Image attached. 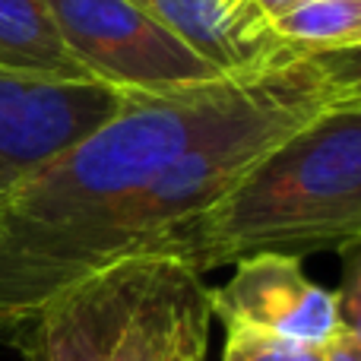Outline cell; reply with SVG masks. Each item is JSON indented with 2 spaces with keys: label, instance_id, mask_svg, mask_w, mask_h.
<instances>
[{
  "label": "cell",
  "instance_id": "9a60e30c",
  "mask_svg": "<svg viewBox=\"0 0 361 361\" xmlns=\"http://www.w3.org/2000/svg\"><path fill=\"white\" fill-rule=\"evenodd\" d=\"M247 4L254 6V10L260 13V16L267 19V23H273L276 16H282L286 10H292V6L298 4V0H247Z\"/></svg>",
  "mask_w": 361,
  "mask_h": 361
},
{
  "label": "cell",
  "instance_id": "30bf717a",
  "mask_svg": "<svg viewBox=\"0 0 361 361\" xmlns=\"http://www.w3.org/2000/svg\"><path fill=\"white\" fill-rule=\"evenodd\" d=\"M0 67L63 82L89 80L63 44L48 0H0Z\"/></svg>",
  "mask_w": 361,
  "mask_h": 361
},
{
  "label": "cell",
  "instance_id": "4fadbf2b",
  "mask_svg": "<svg viewBox=\"0 0 361 361\" xmlns=\"http://www.w3.org/2000/svg\"><path fill=\"white\" fill-rule=\"evenodd\" d=\"M51 82H63V80H48V76L25 73V70L0 67V118H6L10 111H16L29 95H35L38 89L51 86Z\"/></svg>",
  "mask_w": 361,
  "mask_h": 361
},
{
  "label": "cell",
  "instance_id": "7c38bea8",
  "mask_svg": "<svg viewBox=\"0 0 361 361\" xmlns=\"http://www.w3.org/2000/svg\"><path fill=\"white\" fill-rule=\"evenodd\" d=\"M225 343L219 361H320L314 345L282 339L273 333L247 330V326H222Z\"/></svg>",
  "mask_w": 361,
  "mask_h": 361
},
{
  "label": "cell",
  "instance_id": "ba28073f",
  "mask_svg": "<svg viewBox=\"0 0 361 361\" xmlns=\"http://www.w3.org/2000/svg\"><path fill=\"white\" fill-rule=\"evenodd\" d=\"M209 286L180 260L149 254L114 361H209Z\"/></svg>",
  "mask_w": 361,
  "mask_h": 361
},
{
  "label": "cell",
  "instance_id": "9c48e42d",
  "mask_svg": "<svg viewBox=\"0 0 361 361\" xmlns=\"http://www.w3.org/2000/svg\"><path fill=\"white\" fill-rule=\"evenodd\" d=\"M222 73L298 57L247 0H130Z\"/></svg>",
  "mask_w": 361,
  "mask_h": 361
},
{
  "label": "cell",
  "instance_id": "8fae6325",
  "mask_svg": "<svg viewBox=\"0 0 361 361\" xmlns=\"http://www.w3.org/2000/svg\"><path fill=\"white\" fill-rule=\"evenodd\" d=\"M269 29L298 54H345L361 48V0H298Z\"/></svg>",
  "mask_w": 361,
  "mask_h": 361
},
{
  "label": "cell",
  "instance_id": "277c9868",
  "mask_svg": "<svg viewBox=\"0 0 361 361\" xmlns=\"http://www.w3.org/2000/svg\"><path fill=\"white\" fill-rule=\"evenodd\" d=\"M48 10L89 80L124 92H169L228 76L130 0H48Z\"/></svg>",
  "mask_w": 361,
  "mask_h": 361
},
{
  "label": "cell",
  "instance_id": "8992f818",
  "mask_svg": "<svg viewBox=\"0 0 361 361\" xmlns=\"http://www.w3.org/2000/svg\"><path fill=\"white\" fill-rule=\"evenodd\" d=\"M212 320L222 326L273 333L305 345H320L343 326L336 295L317 286L292 254H257L235 263L222 286L209 288Z\"/></svg>",
  "mask_w": 361,
  "mask_h": 361
},
{
  "label": "cell",
  "instance_id": "52a82bcc",
  "mask_svg": "<svg viewBox=\"0 0 361 361\" xmlns=\"http://www.w3.org/2000/svg\"><path fill=\"white\" fill-rule=\"evenodd\" d=\"M130 95L99 80L51 82L0 118V200L44 162L111 121Z\"/></svg>",
  "mask_w": 361,
  "mask_h": 361
},
{
  "label": "cell",
  "instance_id": "3957f363",
  "mask_svg": "<svg viewBox=\"0 0 361 361\" xmlns=\"http://www.w3.org/2000/svg\"><path fill=\"white\" fill-rule=\"evenodd\" d=\"M260 70L169 92H133L111 121L0 200V269L156 178L235 111Z\"/></svg>",
  "mask_w": 361,
  "mask_h": 361
},
{
  "label": "cell",
  "instance_id": "5b68a950",
  "mask_svg": "<svg viewBox=\"0 0 361 361\" xmlns=\"http://www.w3.org/2000/svg\"><path fill=\"white\" fill-rule=\"evenodd\" d=\"M149 254L111 263L44 301L6 336L23 361H114L143 288Z\"/></svg>",
  "mask_w": 361,
  "mask_h": 361
},
{
  "label": "cell",
  "instance_id": "6da1fadb",
  "mask_svg": "<svg viewBox=\"0 0 361 361\" xmlns=\"http://www.w3.org/2000/svg\"><path fill=\"white\" fill-rule=\"evenodd\" d=\"M343 108H361L358 51L298 54L263 67L235 111L156 178L0 269V336L73 282L156 254L171 231L225 197L286 140Z\"/></svg>",
  "mask_w": 361,
  "mask_h": 361
},
{
  "label": "cell",
  "instance_id": "7a4b0ae2",
  "mask_svg": "<svg viewBox=\"0 0 361 361\" xmlns=\"http://www.w3.org/2000/svg\"><path fill=\"white\" fill-rule=\"evenodd\" d=\"M361 244V108L330 111L269 152L156 250L193 273L257 254H343Z\"/></svg>",
  "mask_w": 361,
  "mask_h": 361
},
{
  "label": "cell",
  "instance_id": "5bb4252c",
  "mask_svg": "<svg viewBox=\"0 0 361 361\" xmlns=\"http://www.w3.org/2000/svg\"><path fill=\"white\" fill-rule=\"evenodd\" d=\"M317 352L320 361H361V330L339 326Z\"/></svg>",
  "mask_w": 361,
  "mask_h": 361
}]
</instances>
